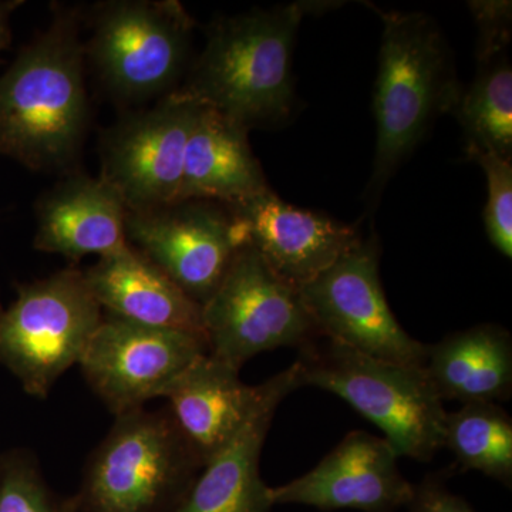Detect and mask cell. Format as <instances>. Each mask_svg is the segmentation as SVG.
Here are the masks:
<instances>
[{
    "label": "cell",
    "instance_id": "cell-1",
    "mask_svg": "<svg viewBox=\"0 0 512 512\" xmlns=\"http://www.w3.org/2000/svg\"><path fill=\"white\" fill-rule=\"evenodd\" d=\"M77 10L56 13L0 76V154L35 171H59L79 154L89 101Z\"/></svg>",
    "mask_w": 512,
    "mask_h": 512
},
{
    "label": "cell",
    "instance_id": "cell-2",
    "mask_svg": "<svg viewBox=\"0 0 512 512\" xmlns=\"http://www.w3.org/2000/svg\"><path fill=\"white\" fill-rule=\"evenodd\" d=\"M328 3L296 2L218 19L175 92L251 130L279 126L295 107L292 53L303 16Z\"/></svg>",
    "mask_w": 512,
    "mask_h": 512
},
{
    "label": "cell",
    "instance_id": "cell-3",
    "mask_svg": "<svg viewBox=\"0 0 512 512\" xmlns=\"http://www.w3.org/2000/svg\"><path fill=\"white\" fill-rule=\"evenodd\" d=\"M379 72L373 93L377 141L366 188L369 204L413 153L439 113H450L463 87L440 29L423 13L382 12Z\"/></svg>",
    "mask_w": 512,
    "mask_h": 512
},
{
    "label": "cell",
    "instance_id": "cell-4",
    "mask_svg": "<svg viewBox=\"0 0 512 512\" xmlns=\"http://www.w3.org/2000/svg\"><path fill=\"white\" fill-rule=\"evenodd\" d=\"M204 467L167 407L116 416L69 512H174Z\"/></svg>",
    "mask_w": 512,
    "mask_h": 512
},
{
    "label": "cell",
    "instance_id": "cell-5",
    "mask_svg": "<svg viewBox=\"0 0 512 512\" xmlns=\"http://www.w3.org/2000/svg\"><path fill=\"white\" fill-rule=\"evenodd\" d=\"M299 350L303 386L345 400L383 431L397 457L427 463L443 448L447 412L424 367L376 359L323 336Z\"/></svg>",
    "mask_w": 512,
    "mask_h": 512
},
{
    "label": "cell",
    "instance_id": "cell-6",
    "mask_svg": "<svg viewBox=\"0 0 512 512\" xmlns=\"http://www.w3.org/2000/svg\"><path fill=\"white\" fill-rule=\"evenodd\" d=\"M194 22L174 0L103 3L86 56L104 89L124 103H144L178 89L188 69Z\"/></svg>",
    "mask_w": 512,
    "mask_h": 512
},
{
    "label": "cell",
    "instance_id": "cell-7",
    "mask_svg": "<svg viewBox=\"0 0 512 512\" xmlns=\"http://www.w3.org/2000/svg\"><path fill=\"white\" fill-rule=\"evenodd\" d=\"M101 319L103 309L79 269L20 285L16 301L0 311V365L29 396L45 399L79 365Z\"/></svg>",
    "mask_w": 512,
    "mask_h": 512
},
{
    "label": "cell",
    "instance_id": "cell-8",
    "mask_svg": "<svg viewBox=\"0 0 512 512\" xmlns=\"http://www.w3.org/2000/svg\"><path fill=\"white\" fill-rule=\"evenodd\" d=\"M208 353L235 369L259 353L319 338L298 288L249 245L235 252L214 295L202 305Z\"/></svg>",
    "mask_w": 512,
    "mask_h": 512
},
{
    "label": "cell",
    "instance_id": "cell-9",
    "mask_svg": "<svg viewBox=\"0 0 512 512\" xmlns=\"http://www.w3.org/2000/svg\"><path fill=\"white\" fill-rule=\"evenodd\" d=\"M379 264L377 238L360 241L299 289L302 301L323 338L386 362L424 367L427 345L397 322L384 296Z\"/></svg>",
    "mask_w": 512,
    "mask_h": 512
},
{
    "label": "cell",
    "instance_id": "cell-10",
    "mask_svg": "<svg viewBox=\"0 0 512 512\" xmlns=\"http://www.w3.org/2000/svg\"><path fill=\"white\" fill-rule=\"evenodd\" d=\"M208 343L200 333L138 325L103 312L79 366L114 416L165 397Z\"/></svg>",
    "mask_w": 512,
    "mask_h": 512
},
{
    "label": "cell",
    "instance_id": "cell-11",
    "mask_svg": "<svg viewBox=\"0 0 512 512\" xmlns=\"http://www.w3.org/2000/svg\"><path fill=\"white\" fill-rule=\"evenodd\" d=\"M201 107L174 92L107 131L100 178L119 192L128 212L178 204L188 138Z\"/></svg>",
    "mask_w": 512,
    "mask_h": 512
},
{
    "label": "cell",
    "instance_id": "cell-12",
    "mask_svg": "<svg viewBox=\"0 0 512 512\" xmlns=\"http://www.w3.org/2000/svg\"><path fill=\"white\" fill-rule=\"evenodd\" d=\"M126 234L128 244L201 306L217 291L241 248L227 208L212 201L128 212Z\"/></svg>",
    "mask_w": 512,
    "mask_h": 512
},
{
    "label": "cell",
    "instance_id": "cell-13",
    "mask_svg": "<svg viewBox=\"0 0 512 512\" xmlns=\"http://www.w3.org/2000/svg\"><path fill=\"white\" fill-rule=\"evenodd\" d=\"M224 207L241 247L254 248L272 271L298 289L362 241L356 228L286 204L271 190Z\"/></svg>",
    "mask_w": 512,
    "mask_h": 512
},
{
    "label": "cell",
    "instance_id": "cell-14",
    "mask_svg": "<svg viewBox=\"0 0 512 512\" xmlns=\"http://www.w3.org/2000/svg\"><path fill=\"white\" fill-rule=\"evenodd\" d=\"M397 458L383 437L352 431L309 473L272 488L274 503L320 511L397 512L413 493Z\"/></svg>",
    "mask_w": 512,
    "mask_h": 512
},
{
    "label": "cell",
    "instance_id": "cell-15",
    "mask_svg": "<svg viewBox=\"0 0 512 512\" xmlns=\"http://www.w3.org/2000/svg\"><path fill=\"white\" fill-rule=\"evenodd\" d=\"M301 386L296 363L266 380L254 412L202 467L174 512H271L274 497L259 473V458L279 404Z\"/></svg>",
    "mask_w": 512,
    "mask_h": 512
},
{
    "label": "cell",
    "instance_id": "cell-16",
    "mask_svg": "<svg viewBox=\"0 0 512 512\" xmlns=\"http://www.w3.org/2000/svg\"><path fill=\"white\" fill-rule=\"evenodd\" d=\"M128 210L119 192L101 178L73 174L37 202L36 249L79 261L127 247Z\"/></svg>",
    "mask_w": 512,
    "mask_h": 512
},
{
    "label": "cell",
    "instance_id": "cell-17",
    "mask_svg": "<svg viewBox=\"0 0 512 512\" xmlns=\"http://www.w3.org/2000/svg\"><path fill=\"white\" fill-rule=\"evenodd\" d=\"M83 274L107 315L150 328L205 336L200 303L133 245L101 256Z\"/></svg>",
    "mask_w": 512,
    "mask_h": 512
},
{
    "label": "cell",
    "instance_id": "cell-18",
    "mask_svg": "<svg viewBox=\"0 0 512 512\" xmlns=\"http://www.w3.org/2000/svg\"><path fill=\"white\" fill-rule=\"evenodd\" d=\"M262 393L264 383L248 386L238 369L207 353L185 370L165 399L178 430L205 466L234 439Z\"/></svg>",
    "mask_w": 512,
    "mask_h": 512
},
{
    "label": "cell",
    "instance_id": "cell-19",
    "mask_svg": "<svg viewBox=\"0 0 512 512\" xmlns=\"http://www.w3.org/2000/svg\"><path fill=\"white\" fill-rule=\"evenodd\" d=\"M269 190L248 141V130L202 106L188 138L180 198L237 204Z\"/></svg>",
    "mask_w": 512,
    "mask_h": 512
},
{
    "label": "cell",
    "instance_id": "cell-20",
    "mask_svg": "<svg viewBox=\"0 0 512 512\" xmlns=\"http://www.w3.org/2000/svg\"><path fill=\"white\" fill-rule=\"evenodd\" d=\"M424 370L437 396L461 404L510 399L512 339L500 325H477L427 345Z\"/></svg>",
    "mask_w": 512,
    "mask_h": 512
},
{
    "label": "cell",
    "instance_id": "cell-21",
    "mask_svg": "<svg viewBox=\"0 0 512 512\" xmlns=\"http://www.w3.org/2000/svg\"><path fill=\"white\" fill-rule=\"evenodd\" d=\"M463 128L467 156L512 158V69L507 52L478 63L476 79L461 89L450 111Z\"/></svg>",
    "mask_w": 512,
    "mask_h": 512
},
{
    "label": "cell",
    "instance_id": "cell-22",
    "mask_svg": "<svg viewBox=\"0 0 512 512\" xmlns=\"http://www.w3.org/2000/svg\"><path fill=\"white\" fill-rule=\"evenodd\" d=\"M443 447L464 471H480L511 488L512 420L497 403L463 404L447 413Z\"/></svg>",
    "mask_w": 512,
    "mask_h": 512
},
{
    "label": "cell",
    "instance_id": "cell-23",
    "mask_svg": "<svg viewBox=\"0 0 512 512\" xmlns=\"http://www.w3.org/2000/svg\"><path fill=\"white\" fill-rule=\"evenodd\" d=\"M0 512H69L47 487L36 458L22 448L0 454Z\"/></svg>",
    "mask_w": 512,
    "mask_h": 512
},
{
    "label": "cell",
    "instance_id": "cell-24",
    "mask_svg": "<svg viewBox=\"0 0 512 512\" xmlns=\"http://www.w3.org/2000/svg\"><path fill=\"white\" fill-rule=\"evenodd\" d=\"M487 178L485 232L505 258L512 256V163L508 158L484 154L476 160Z\"/></svg>",
    "mask_w": 512,
    "mask_h": 512
},
{
    "label": "cell",
    "instance_id": "cell-25",
    "mask_svg": "<svg viewBox=\"0 0 512 512\" xmlns=\"http://www.w3.org/2000/svg\"><path fill=\"white\" fill-rule=\"evenodd\" d=\"M478 26L477 62L507 52L511 39V2H471Z\"/></svg>",
    "mask_w": 512,
    "mask_h": 512
},
{
    "label": "cell",
    "instance_id": "cell-26",
    "mask_svg": "<svg viewBox=\"0 0 512 512\" xmlns=\"http://www.w3.org/2000/svg\"><path fill=\"white\" fill-rule=\"evenodd\" d=\"M409 512H477L460 495L448 490L441 474H429L413 485Z\"/></svg>",
    "mask_w": 512,
    "mask_h": 512
},
{
    "label": "cell",
    "instance_id": "cell-27",
    "mask_svg": "<svg viewBox=\"0 0 512 512\" xmlns=\"http://www.w3.org/2000/svg\"><path fill=\"white\" fill-rule=\"evenodd\" d=\"M20 5L22 2H16V0H0V55L10 45V40H12L10 16Z\"/></svg>",
    "mask_w": 512,
    "mask_h": 512
}]
</instances>
